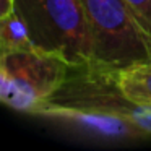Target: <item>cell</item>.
I'll return each instance as SVG.
<instances>
[{"label": "cell", "instance_id": "5", "mask_svg": "<svg viewBox=\"0 0 151 151\" xmlns=\"http://www.w3.org/2000/svg\"><path fill=\"white\" fill-rule=\"evenodd\" d=\"M33 115L60 122V124L68 125L81 133L91 135L94 138H102V140L145 138L143 133L138 132L132 124H128L125 119L88 107H78V106L47 101L42 102L33 112Z\"/></svg>", "mask_w": 151, "mask_h": 151}, {"label": "cell", "instance_id": "6", "mask_svg": "<svg viewBox=\"0 0 151 151\" xmlns=\"http://www.w3.org/2000/svg\"><path fill=\"white\" fill-rule=\"evenodd\" d=\"M117 88L128 101L151 107V63L112 73Z\"/></svg>", "mask_w": 151, "mask_h": 151}, {"label": "cell", "instance_id": "7", "mask_svg": "<svg viewBox=\"0 0 151 151\" xmlns=\"http://www.w3.org/2000/svg\"><path fill=\"white\" fill-rule=\"evenodd\" d=\"M33 47L34 44L29 37L28 28L17 10L0 20V59L7 54L28 50Z\"/></svg>", "mask_w": 151, "mask_h": 151}, {"label": "cell", "instance_id": "4", "mask_svg": "<svg viewBox=\"0 0 151 151\" xmlns=\"http://www.w3.org/2000/svg\"><path fill=\"white\" fill-rule=\"evenodd\" d=\"M0 65L39 104L54 98L72 70V65L62 57L36 47L7 54L0 59Z\"/></svg>", "mask_w": 151, "mask_h": 151}, {"label": "cell", "instance_id": "2", "mask_svg": "<svg viewBox=\"0 0 151 151\" xmlns=\"http://www.w3.org/2000/svg\"><path fill=\"white\" fill-rule=\"evenodd\" d=\"M34 47L72 67L91 63V44L81 0H15Z\"/></svg>", "mask_w": 151, "mask_h": 151}, {"label": "cell", "instance_id": "9", "mask_svg": "<svg viewBox=\"0 0 151 151\" xmlns=\"http://www.w3.org/2000/svg\"><path fill=\"white\" fill-rule=\"evenodd\" d=\"M137 23L151 39V0H124Z\"/></svg>", "mask_w": 151, "mask_h": 151}, {"label": "cell", "instance_id": "10", "mask_svg": "<svg viewBox=\"0 0 151 151\" xmlns=\"http://www.w3.org/2000/svg\"><path fill=\"white\" fill-rule=\"evenodd\" d=\"M15 10V0H0V20Z\"/></svg>", "mask_w": 151, "mask_h": 151}, {"label": "cell", "instance_id": "1", "mask_svg": "<svg viewBox=\"0 0 151 151\" xmlns=\"http://www.w3.org/2000/svg\"><path fill=\"white\" fill-rule=\"evenodd\" d=\"M91 44L86 67L117 73L151 63V39L124 0H81Z\"/></svg>", "mask_w": 151, "mask_h": 151}, {"label": "cell", "instance_id": "3", "mask_svg": "<svg viewBox=\"0 0 151 151\" xmlns=\"http://www.w3.org/2000/svg\"><path fill=\"white\" fill-rule=\"evenodd\" d=\"M52 102L107 112L125 119L143 137H151V107L128 101L117 88L114 75L94 67H72L67 81Z\"/></svg>", "mask_w": 151, "mask_h": 151}, {"label": "cell", "instance_id": "8", "mask_svg": "<svg viewBox=\"0 0 151 151\" xmlns=\"http://www.w3.org/2000/svg\"><path fill=\"white\" fill-rule=\"evenodd\" d=\"M0 102L24 114H33L41 106L39 101L24 91L2 65H0Z\"/></svg>", "mask_w": 151, "mask_h": 151}]
</instances>
